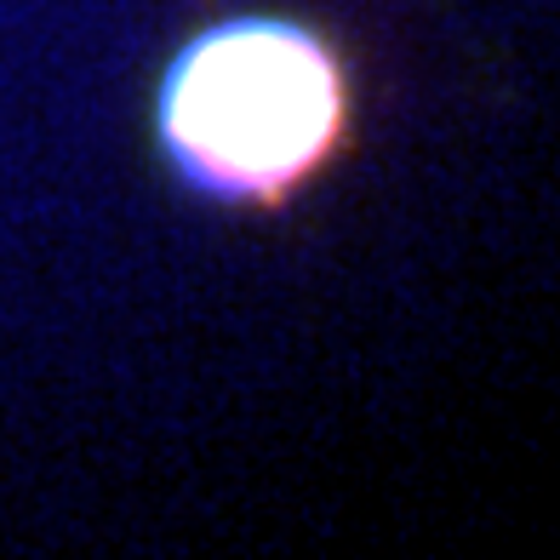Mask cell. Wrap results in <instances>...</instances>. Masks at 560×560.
I'll use <instances>...</instances> for the list:
<instances>
[{"instance_id":"obj_1","label":"cell","mask_w":560,"mask_h":560,"mask_svg":"<svg viewBox=\"0 0 560 560\" xmlns=\"http://www.w3.org/2000/svg\"><path fill=\"white\" fill-rule=\"evenodd\" d=\"M338 69L292 23H229L195 40L166 86V143L223 195H269L338 132Z\"/></svg>"}]
</instances>
